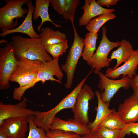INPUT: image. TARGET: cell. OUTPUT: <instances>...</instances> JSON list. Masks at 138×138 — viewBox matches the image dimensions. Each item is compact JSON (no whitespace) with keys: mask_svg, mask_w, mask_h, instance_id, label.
Segmentation results:
<instances>
[{"mask_svg":"<svg viewBox=\"0 0 138 138\" xmlns=\"http://www.w3.org/2000/svg\"><path fill=\"white\" fill-rule=\"evenodd\" d=\"M26 4L28 11L22 24L17 28L2 31L0 34L1 36L4 37L13 33H20L26 34L32 39L40 38L39 35L35 31L32 24V17L35 7L33 4L32 1L29 0Z\"/></svg>","mask_w":138,"mask_h":138,"instance_id":"5bb4252c","label":"cell"},{"mask_svg":"<svg viewBox=\"0 0 138 138\" xmlns=\"http://www.w3.org/2000/svg\"><path fill=\"white\" fill-rule=\"evenodd\" d=\"M50 129L61 130L73 132L80 135L91 132L87 125L81 124L74 118L68 119L67 120H64L56 117L53 119Z\"/></svg>","mask_w":138,"mask_h":138,"instance_id":"2e32d148","label":"cell"},{"mask_svg":"<svg viewBox=\"0 0 138 138\" xmlns=\"http://www.w3.org/2000/svg\"><path fill=\"white\" fill-rule=\"evenodd\" d=\"M17 60L12 45L9 43L0 48V90L6 89L10 87L9 78L15 67Z\"/></svg>","mask_w":138,"mask_h":138,"instance_id":"9c48e42d","label":"cell"},{"mask_svg":"<svg viewBox=\"0 0 138 138\" xmlns=\"http://www.w3.org/2000/svg\"><path fill=\"white\" fill-rule=\"evenodd\" d=\"M43 47L46 52L52 56L53 59H55L59 58L60 56L66 52L68 48L67 41L46 45Z\"/></svg>","mask_w":138,"mask_h":138,"instance_id":"484cf974","label":"cell"},{"mask_svg":"<svg viewBox=\"0 0 138 138\" xmlns=\"http://www.w3.org/2000/svg\"><path fill=\"white\" fill-rule=\"evenodd\" d=\"M95 94L90 86L87 84L84 85L72 109L74 119L83 125H87L89 122L88 115L89 102L94 98Z\"/></svg>","mask_w":138,"mask_h":138,"instance_id":"30bf717a","label":"cell"},{"mask_svg":"<svg viewBox=\"0 0 138 138\" xmlns=\"http://www.w3.org/2000/svg\"><path fill=\"white\" fill-rule=\"evenodd\" d=\"M102 37L99 45L90 60L87 62L92 69L98 71L109 66L112 60L108 57L109 53L113 49L121 44V41L113 42L109 40L106 35L107 29L105 26L102 27Z\"/></svg>","mask_w":138,"mask_h":138,"instance_id":"52a82bcc","label":"cell"},{"mask_svg":"<svg viewBox=\"0 0 138 138\" xmlns=\"http://www.w3.org/2000/svg\"><path fill=\"white\" fill-rule=\"evenodd\" d=\"M9 43L17 60L23 57L44 62L53 59L44 49L40 38L34 39L16 35L12 37Z\"/></svg>","mask_w":138,"mask_h":138,"instance_id":"6da1fadb","label":"cell"},{"mask_svg":"<svg viewBox=\"0 0 138 138\" xmlns=\"http://www.w3.org/2000/svg\"><path fill=\"white\" fill-rule=\"evenodd\" d=\"M80 2V0H50L53 9L66 20H70L72 25H74L76 10Z\"/></svg>","mask_w":138,"mask_h":138,"instance_id":"ac0fdd59","label":"cell"},{"mask_svg":"<svg viewBox=\"0 0 138 138\" xmlns=\"http://www.w3.org/2000/svg\"><path fill=\"white\" fill-rule=\"evenodd\" d=\"M90 74L83 79L74 89L64 98L55 107L46 111H35L33 121L38 127L43 128L47 132L56 114L60 111L65 109H72L76 101L78 95Z\"/></svg>","mask_w":138,"mask_h":138,"instance_id":"7a4b0ae2","label":"cell"},{"mask_svg":"<svg viewBox=\"0 0 138 138\" xmlns=\"http://www.w3.org/2000/svg\"><path fill=\"white\" fill-rule=\"evenodd\" d=\"M117 111L124 123L138 122V96L133 93L119 106Z\"/></svg>","mask_w":138,"mask_h":138,"instance_id":"9a60e30c","label":"cell"},{"mask_svg":"<svg viewBox=\"0 0 138 138\" xmlns=\"http://www.w3.org/2000/svg\"><path fill=\"white\" fill-rule=\"evenodd\" d=\"M133 91V93L138 96V85L132 88Z\"/></svg>","mask_w":138,"mask_h":138,"instance_id":"836d02e7","label":"cell"},{"mask_svg":"<svg viewBox=\"0 0 138 138\" xmlns=\"http://www.w3.org/2000/svg\"><path fill=\"white\" fill-rule=\"evenodd\" d=\"M124 124L120 114L115 110L100 123L99 128L103 127L110 130H121Z\"/></svg>","mask_w":138,"mask_h":138,"instance_id":"cb8c5ba5","label":"cell"},{"mask_svg":"<svg viewBox=\"0 0 138 138\" xmlns=\"http://www.w3.org/2000/svg\"><path fill=\"white\" fill-rule=\"evenodd\" d=\"M40 31L39 35L43 46L67 41L66 35L59 30L55 31L46 27L41 28Z\"/></svg>","mask_w":138,"mask_h":138,"instance_id":"44dd1931","label":"cell"},{"mask_svg":"<svg viewBox=\"0 0 138 138\" xmlns=\"http://www.w3.org/2000/svg\"><path fill=\"white\" fill-rule=\"evenodd\" d=\"M74 38L65 63L61 66V68L67 77L65 87L67 89L71 88L75 72L80 57L82 56L84 47V39L78 33L74 25L72 26Z\"/></svg>","mask_w":138,"mask_h":138,"instance_id":"8992f818","label":"cell"},{"mask_svg":"<svg viewBox=\"0 0 138 138\" xmlns=\"http://www.w3.org/2000/svg\"><path fill=\"white\" fill-rule=\"evenodd\" d=\"M138 85V74H136L132 79L131 87L132 88Z\"/></svg>","mask_w":138,"mask_h":138,"instance_id":"d6a6232c","label":"cell"},{"mask_svg":"<svg viewBox=\"0 0 138 138\" xmlns=\"http://www.w3.org/2000/svg\"><path fill=\"white\" fill-rule=\"evenodd\" d=\"M50 0H36L33 19L37 20L39 17L41 19L40 24L37 27L38 32L40 31L41 27L44 22L49 21L52 23L56 28L61 27V26L56 24L50 18L48 13V7Z\"/></svg>","mask_w":138,"mask_h":138,"instance_id":"ffe728a7","label":"cell"},{"mask_svg":"<svg viewBox=\"0 0 138 138\" xmlns=\"http://www.w3.org/2000/svg\"><path fill=\"white\" fill-rule=\"evenodd\" d=\"M99 138H120V130L99 127L95 131Z\"/></svg>","mask_w":138,"mask_h":138,"instance_id":"f1b7e54d","label":"cell"},{"mask_svg":"<svg viewBox=\"0 0 138 138\" xmlns=\"http://www.w3.org/2000/svg\"><path fill=\"white\" fill-rule=\"evenodd\" d=\"M138 65V49L134 50L129 59L121 66L114 69L108 68L105 74L109 78L114 80L120 75L132 79L136 75Z\"/></svg>","mask_w":138,"mask_h":138,"instance_id":"4fadbf2b","label":"cell"},{"mask_svg":"<svg viewBox=\"0 0 138 138\" xmlns=\"http://www.w3.org/2000/svg\"><path fill=\"white\" fill-rule=\"evenodd\" d=\"M43 62L39 60H31L23 57L17 60L9 81L17 83L19 87L26 86L35 78Z\"/></svg>","mask_w":138,"mask_h":138,"instance_id":"277c9868","label":"cell"},{"mask_svg":"<svg viewBox=\"0 0 138 138\" xmlns=\"http://www.w3.org/2000/svg\"><path fill=\"white\" fill-rule=\"evenodd\" d=\"M80 138H99L96 131L81 135Z\"/></svg>","mask_w":138,"mask_h":138,"instance_id":"1f68e13d","label":"cell"},{"mask_svg":"<svg viewBox=\"0 0 138 138\" xmlns=\"http://www.w3.org/2000/svg\"><path fill=\"white\" fill-rule=\"evenodd\" d=\"M81 9L83 10L84 12L79 19V25L80 26H86L93 18L97 16L115 11L114 9H107L102 7L95 0H85L84 4Z\"/></svg>","mask_w":138,"mask_h":138,"instance_id":"e0dca14e","label":"cell"},{"mask_svg":"<svg viewBox=\"0 0 138 138\" xmlns=\"http://www.w3.org/2000/svg\"><path fill=\"white\" fill-rule=\"evenodd\" d=\"M29 127L27 118H11L5 119L0 124V131L9 138H25Z\"/></svg>","mask_w":138,"mask_h":138,"instance_id":"8fae6325","label":"cell"},{"mask_svg":"<svg viewBox=\"0 0 138 138\" xmlns=\"http://www.w3.org/2000/svg\"><path fill=\"white\" fill-rule=\"evenodd\" d=\"M119 0H97L96 2L100 6H109L116 5Z\"/></svg>","mask_w":138,"mask_h":138,"instance_id":"4dcf8cb0","label":"cell"},{"mask_svg":"<svg viewBox=\"0 0 138 138\" xmlns=\"http://www.w3.org/2000/svg\"><path fill=\"white\" fill-rule=\"evenodd\" d=\"M95 93L98 100L96 115L94 120L92 122H89L87 125L91 132L96 131L100 123L115 110L114 109H110L109 108V103L102 102L99 91L97 90Z\"/></svg>","mask_w":138,"mask_h":138,"instance_id":"d6986e66","label":"cell"},{"mask_svg":"<svg viewBox=\"0 0 138 138\" xmlns=\"http://www.w3.org/2000/svg\"><path fill=\"white\" fill-rule=\"evenodd\" d=\"M46 133L48 138H80L81 136L73 132L58 129L50 130Z\"/></svg>","mask_w":138,"mask_h":138,"instance_id":"83f0119b","label":"cell"},{"mask_svg":"<svg viewBox=\"0 0 138 138\" xmlns=\"http://www.w3.org/2000/svg\"><path fill=\"white\" fill-rule=\"evenodd\" d=\"M29 0H5L6 4L0 8V31L12 29L18 26L13 20L15 19L24 18L28 9L22 8Z\"/></svg>","mask_w":138,"mask_h":138,"instance_id":"5b68a950","label":"cell"},{"mask_svg":"<svg viewBox=\"0 0 138 138\" xmlns=\"http://www.w3.org/2000/svg\"><path fill=\"white\" fill-rule=\"evenodd\" d=\"M63 76L62 70L59 65V58L43 62L37 75L30 83L24 87H19L14 88L13 98L20 101L25 92L34 86L37 82L41 81L43 84L47 81L50 80L61 84Z\"/></svg>","mask_w":138,"mask_h":138,"instance_id":"3957f363","label":"cell"},{"mask_svg":"<svg viewBox=\"0 0 138 138\" xmlns=\"http://www.w3.org/2000/svg\"><path fill=\"white\" fill-rule=\"evenodd\" d=\"M131 133L138 136V122L124 123L123 128L120 130V138H125L126 135H130Z\"/></svg>","mask_w":138,"mask_h":138,"instance_id":"f546056e","label":"cell"},{"mask_svg":"<svg viewBox=\"0 0 138 138\" xmlns=\"http://www.w3.org/2000/svg\"><path fill=\"white\" fill-rule=\"evenodd\" d=\"M93 71L100 78L98 87L101 92V99L104 103H109L111 99L120 88L126 90L131 87L132 79L127 77H122L119 80H113L106 77L100 71Z\"/></svg>","mask_w":138,"mask_h":138,"instance_id":"ba28073f","label":"cell"},{"mask_svg":"<svg viewBox=\"0 0 138 138\" xmlns=\"http://www.w3.org/2000/svg\"><path fill=\"white\" fill-rule=\"evenodd\" d=\"M98 37V33L90 32L87 33L85 36L84 47L82 57L87 62L90 60L94 54L96 49V42Z\"/></svg>","mask_w":138,"mask_h":138,"instance_id":"603a6c76","label":"cell"},{"mask_svg":"<svg viewBox=\"0 0 138 138\" xmlns=\"http://www.w3.org/2000/svg\"><path fill=\"white\" fill-rule=\"evenodd\" d=\"M116 17L113 13L101 14L92 19L86 26V28L89 32L97 33L100 28L106 22L114 19Z\"/></svg>","mask_w":138,"mask_h":138,"instance_id":"d4e9b609","label":"cell"},{"mask_svg":"<svg viewBox=\"0 0 138 138\" xmlns=\"http://www.w3.org/2000/svg\"><path fill=\"white\" fill-rule=\"evenodd\" d=\"M121 41V44L116 50L113 51L110 57L111 60L115 59L117 63L112 68L116 69L122 63H125L130 58L134 50L131 43L125 39Z\"/></svg>","mask_w":138,"mask_h":138,"instance_id":"7402d4cb","label":"cell"},{"mask_svg":"<svg viewBox=\"0 0 138 138\" xmlns=\"http://www.w3.org/2000/svg\"><path fill=\"white\" fill-rule=\"evenodd\" d=\"M34 116L27 119L29 126V132L27 138H48L46 133L42 128L36 126L33 121Z\"/></svg>","mask_w":138,"mask_h":138,"instance_id":"4316f807","label":"cell"},{"mask_svg":"<svg viewBox=\"0 0 138 138\" xmlns=\"http://www.w3.org/2000/svg\"><path fill=\"white\" fill-rule=\"evenodd\" d=\"M0 138H9L1 131H0Z\"/></svg>","mask_w":138,"mask_h":138,"instance_id":"e575fe53","label":"cell"},{"mask_svg":"<svg viewBox=\"0 0 138 138\" xmlns=\"http://www.w3.org/2000/svg\"><path fill=\"white\" fill-rule=\"evenodd\" d=\"M27 100L24 98L20 102L15 104H5L0 102V124L5 119L14 117L27 119L33 115L35 111L27 108Z\"/></svg>","mask_w":138,"mask_h":138,"instance_id":"7c38bea8","label":"cell"}]
</instances>
